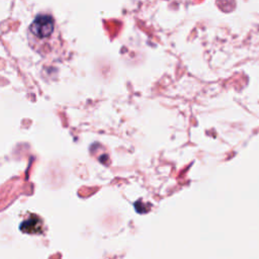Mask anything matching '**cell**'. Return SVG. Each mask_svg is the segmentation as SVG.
<instances>
[{"label":"cell","mask_w":259,"mask_h":259,"mask_svg":"<svg viewBox=\"0 0 259 259\" xmlns=\"http://www.w3.org/2000/svg\"><path fill=\"white\" fill-rule=\"evenodd\" d=\"M29 47L42 57H52L59 53L60 35L53 15L37 14L27 28Z\"/></svg>","instance_id":"cell-1"}]
</instances>
